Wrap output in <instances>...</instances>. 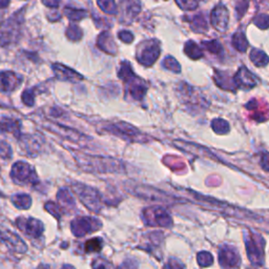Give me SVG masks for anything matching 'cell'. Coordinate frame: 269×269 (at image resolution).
Instances as JSON below:
<instances>
[{
	"mask_svg": "<svg viewBox=\"0 0 269 269\" xmlns=\"http://www.w3.org/2000/svg\"><path fill=\"white\" fill-rule=\"evenodd\" d=\"M79 167L85 172L94 173H113L120 170V164L117 161L100 156H91L82 153L73 152Z\"/></svg>",
	"mask_w": 269,
	"mask_h": 269,
	"instance_id": "obj_1",
	"label": "cell"
},
{
	"mask_svg": "<svg viewBox=\"0 0 269 269\" xmlns=\"http://www.w3.org/2000/svg\"><path fill=\"white\" fill-rule=\"evenodd\" d=\"M25 8L15 12L8 20H0V46H6L16 42L20 35L21 24L23 23V13Z\"/></svg>",
	"mask_w": 269,
	"mask_h": 269,
	"instance_id": "obj_2",
	"label": "cell"
},
{
	"mask_svg": "<svg viewBox=\"0 0 269 269\" xmlns=\"http://www.w3.org/2000/svg\"><path fill=\"white\" fill-rule=\"evenodd\" d=\"M11 178L18 185L36 186L40 182L35 168L23 161H18L12 166Z\"/></svg>",
	"mask_w": 269,
	"mask_h": 269,
	"instance_id": "obj_3",
	"label": "cell"
},
{
	"mask_svg": "<svg viewBox=\"0 0 269 269\" xmlns=\"http://www.w3.org/2000/svg\"><path fill=\"white\" fill-rule=\"evenodd\" d=\"M73 190L77 193L79 200L91 211L99 212L101 210V198L99 192L91 186L76 183L73 185Z\"/></svg>",
	"mask_w": 269,
	"mask_h": 269,
	"instance_id": "obj_4",
	"label": "cell"
},
{
	"mask_svg": "<svg viewBox=\"0 0 269 269\" xmlns=\"http://www.w3.org/2000/svg\"><path fill=\"white\" fill-rule=\"evenodd\" d=\"M101 227V222L91 217H78L71 222V231L75 237L81 238L95 232Z\"/></svg>",
	"mask_w": 269,
	"mask_h": 269,
	"instance_id": "obj_5",
	"label": "cell"
},
{
	"mask_svg": "<svg viewBox=\"0 0 269 269\" xmlns=\"http://www.w3.org/2000/svg\"><path fill=\"white\" fill-rule=\"evenodd\" d=\"M42 126H43V129L48 130L54 134H58V136L71 141V142H77L79 144L82 142L85 143V141L89 139L76 130H73L67 126L52 122V121H45V122L42 123Z\"/></svg>",
	"mask_w": 269,
	"mask_h": 269,
	"instance_id": "obj_6",
	"label": "cell"
},
{
	"mask_svg": "<svg viewBox=\"0 0 269 269\" xmlns=\"http://www.w3.org/2000/svg\"><path fill=\"white\" fill-rule=\"evenodd\" d=\"M16 225L20 231L32 239L40 238L44 231L42 222L35 218L19 217L16 219Z\"/></svg>",
	"mask_w": 269,
	"mask_h": 269,
	"instance_id": "obj_7",
	"label": "cell"
},
{
	"mask_svg": "<svg viewBox=\"0 0 269 269\" xmlns=\"http://www.w3.org/2000/svg\"><path fill=\"white\" fill-rule=\"evenodd\" d=\"M0 240L10 250L15 253L23 254L28 250V246H26L23 240L17 233L6 230V228L0 227Z\"/></svg>",
	"mask_w": 269,
	"mask_h": 269,
	"instance_id": "obj_8",
	"label": "cell"
},
{
	"mask_svg": "<svg viewBox=\"0 0 269 269\" xmlns=\"http://www.w3.org/2000/svg\"><path fill=\"white\" fill-rule=\"evenodd\" d=\"M23 78L12 71L0 72V92L12 93L21 84Z\"/></svg>",
	"mask_w": 269,
	"mask_h": 269,
	"instance_id": "obj_9",
	"label": "cell"
},
{
	"mask_svg": "<svg viewBox=\"0 0 269 269\" xmlns=\"http://www.w3.org/2000/svg\"><path fill=\"white\" fill-rule=\"evenodd\" d=\"M20 143L29 156L36 157L42 150L43 139L38 134H25L20 137Z\"/></svg>",
	"mask_w": 269,
	"mask_h": 269,
	"instance_id": "obj_10",
	"label": "cell"
},
{
	"mask_svg": "<svg viewBox=\"0 0 269 269\" xmlns=\"http://www.w3.org/2000/svg\"><path fill=\"white\" fill-rule=\"evenodd\" d=\"M219 261L224 269H235L240 265L241 259L233 248L224 246L220 250Z\"/></svg>",
	"mask_w": 269,
	"mask_h": 269,
	"instance_id": "obj_11",
	"label": "cell"
},
{
	"mask_svg": "<svg viewBox=\"0 0 269 269\" xmlns=\"http://www.w3.org/2000/svg\"><path fill=\"white\" fill-rule=\"evenodd\" d=\"M52 70L54 72V75L57 79L61 80V81H70L76 82L83 80V76L80 75L79 73L74 71L71 67H67L61 63H54L52 64Z\"/></svg>",
	"mask_w": 269,
	"mask_h": 269,
	"instance_id": "obj_12",
	"label": "cell"
},
{
	"mask_svg": "<svg viewBox=\"0 0 269 269\" xmlns=\"http://www.w3.org/2000/svg\"><path fill=\"white\" fill-rule=\"evenodd\" d=\"M159 43L157 41H149L145 43L144 48L141 50L140 56H138V60L144 65H152L159 57Z\"/></svg>",
	"mask_w": 269,
	"mask_h": 269,
	"instance_id": "obj_13",
	"label": "cell"
},
{
	"mask_svg": "<svg viewBox=\"0 0 269 269\" xmlns=\"http://www.w3.org/2000/svg\"><path fill=\"white\" fill-rule=\"evenodd\" d=\"M0 133H10L20 139L21 137V122L18 119L1 117L0 118Z\"/></svg>",
	"mask_w": 269,
	"mask_h": 269,
	"instance_id": "obj_14",
	"label": "cell"
},
{
	"mask_svg": "<svg viewBox=\"0 0 269 269\" xmlns=\"http://www.w3.org/2000/svg\"><path fill=\"white\" fill-rule=\"evenodd\" d=\"M211 22L218 31L223 32L226 30L228 23V12L224 5L219 4L211 13Z\"/></svg>",
	"mask_w": 269,
	"mask_h": 269,
	"instance_id": "obj_15",
	"label": "cell"
},
{
	"mask_svg": "<svg viewBox=\"0 0 269 269\" xmlns=\"http://www.w3.org/2000/svg\"><path fill=\"white\" fill-rule=\"evenodd\" d=\"M247 254L250 261L254 264H262L263 262V245H259L255 238L250 237L246 241Z\"/></svg>",
	"mask_w": 269,
	"mask_h": 269,
	"instance_id": "obj_16",
	"label": "cell"
},
{
	"mask_svg": "<svg viewBox=\"0 0 269 269\" xmlns=\"http://www.w3.org/2000/svg\"><path fill=\"white\" fill-rule=\"evenodd\" d=\"M57 199L60 202V206L64 211H73L75 210V199H74L73 194L67 188H61L57 193Z\"/></svg>",
	"mask_w": 269,
	"mask_h": 269,
	"instance_id": "obj_17",
	"label": "cell"
},
{
	"mask_svg": "<svg viewBox=\"0 0 269 269\" xmlns=\"http://www.w3.org/2000/svg\"><path fill=\"white\" fill-rule=\"evenodd\" d=\"M234 80L237 81L239 85L245 86V87H252L255 85V82H257L252 74L250 71L244 69V67H242V69L238 72L237 76L234 77Z\"/></svg>",
	"mask_w": 269,
	"mask_h": 269,
	"instance_id": "obj_18",
	"label": "cell"
},
{
	"mask_svg": "<svg viewBox=\"0 0 269 269\" xmlns=\"http://www.w3.org/2000/svg\"><path fill=\"white\" fill-rule=\"evenodd\" d=\"M97 45L99 46L101 50L106 52V53L114 54L116 52V45H115V43H114V40H113V38H112V36L110 35V34L106 33V32L102 33L98 37Z\"/></svg>",
	"mask_w": 269,
	"mask_h": 269,
	"instance_id": "obj_19",
	"label": "cell"
},
{
	"mask_svg": "<svg viewBox=\"0 0 269 269\" xmlns=\"http://www.w3.org/2000/svg\"><path fill=\"white\" fill-rule=\"evenodd\" d=\"M11 201L18 210H29L32 205V198L25 193H16L12 196Z\"/></svg>",
	"mask_w": 269,
	"mask_h": 269,
	"instance_id": "obj_20",
	"label": "cell"
},
{
	"mask_svg": "<svg viewBox=\"0 0 269 269\" xmlns=\"http://www.w3.org/2000/svg\"><path fill=\"white\" fill-rule=\"evenodd\" d=\"M63 13L71 21H80L87 15V12L85 10L72 8V6H65Z\"/></svg>",
	"mask_w": 269,
	"mask_h": 269,
	"instance_id": "obj_21",
	"label": "cell"
},
{
	"mask_svg": "<svg viewBox=\"0 0 269 269\" xmlns=\"http://www.w3.org/2000/svg\"><path fill=\"white\" fill-rule=\"evenodd\" d=\"M154 224L160 226H170L172 224V220L170 216L162 210V208H154Z\"/></svg>",
	"mask_w": 269,
	"mask_h": 269,
	"instance_id": "obj_22",
	"label": "cell"
},
{
	"mask_svg": "<svg viewBox=\"0 0 269 269\" xmlns=\"http://www.w3.org/2000/svg\"><path fill=\"white\" fill-rule=\"evenodd\" d=\"M103 242L100 238H94L85 242L84 244V250L85 252H99L102 250Z\"/></svg>",
	"mask_w": 269,
	"mask_h": 269,
	"instance_id": "obj_23",
	"label": "cell"
},
{
	"mask_svg": "<svg viewBox=\"0 0 269 269\" xmlns=\"http://www.w3.org/2000/svg\"><path fill=\"white\" fill-rule=\"evenodd\" d=\"M82 30L77 24H70L66 29V37L71 41H79L82 38Z\"/></svg>",
	"mask_w": 269,
	"mask_h": 269,
	"instance_id": "obj_24",
	"label": "cell"
},
{
	"mask_svg": "<svg viewBox=\"0 0 269 269\" xmlns=\"http://www.w3.org/2000/svg\"><path fill=\"white\" fill-rule=\"evenodd\" d=\"M44 208L46 211L50 212L53 217H55L58 220L62 217L63 210L61 208V206L56 204V203H54V202H52V201L48 202V203H45Z\"/></svg>",
	"mask_w": 269,
	"mask_h": 269,
	"instance_id": "obj_25",
	"label": "cell"
},
{
	"mask_svg": "<svg viewBox=\"0 0 269 269\" xmlns=\"http://www.w3.org/2000/svg\"><path fill=\"white\" fill-rule=\"evenodd\" d=\"M250 58L252 60V62L255 64V65H259V66H262V65H265L267 62H268V58L267 56L265 55V54L263 52L261 51H257V50H253L250 54Z\"/></svg>",
	"mask_w": 269,
	"mask_h": 269,
	"instance_id": "obj_26",
	"label": "cell"
},
{
	"mask_svg": "<svg viewBox=\"0 0 269 269\" xmlns=\"http://www.w3.org/2000/svg\"><path fill=\"white\" fill-rule=\"evenodd\" d=\"M35 96L36 93L34 87H32V89H26L22 93L21 100L26 106H33L34 103H35Z\"/></svg>",
	"mask_w": 269,
	"mask_h": 269,
	"instance_id": "obj_27",
	"label": "cell"
},
{
	"mask_svg": "<svg viewBox=\"0 0 269 269\" xmlns=\"http://www.w3.org/2000/svg\"><path fill=\"white\" fill-rule=\"evenodd\" d=\"M233 45H234L235 49H238L241 52L246 51L248 43H247L246 38H245V36L243 35V34H241V33L235 34V35L233 36Z\"/></svg>",
	"mask_w": 269,
	"mask_h": 269,
	"instance_id": "obj_28",
	"label": "cell"
},
{
	"mask_svg": "<svg viewBox=\"0 0 269 269\" xmlns=\"http://www.w3.org/2000/svg\"><path fill=\"white\" fill-rule=\"evenodd\" d=\"M13 156L11 145L5 141H0V157L4 160H10Z\"/></svg>",
	"mask_w": 269,
	"mask_h": 269,
	"instance_id": "obj_29",
	"label": "cell"
},
{
	"mask_svg": "<svg viewBox=\"0 0 269 269\" xmlns=\"http://www.w3.org/2000/svg\"><path fill=\"white\" fill-rule=\"evenodd\" d=\"M185 52L192 58H199L202 56V52L192 41H190L185 45Z\"/></svg>",
	"mask_w": 269,
	"mask_h": 269,
	"instance_id": "obj_30",
	"label": "cell"
},
{
	"mask_svg": "<svg viewBox=\"0 0 269 269\" xmlns=\"http://www.w3.org/2000/svg\"><path fill=\"white\" fill-rule=\"evenodd\" d=\"M198 262L201 266H211L213 263V258L210 252L202 251L198 254Z\"/></svg>",
	"mask_w": 269,
	"mask_h": 269,
	"instance_id": "obj_31",
	"label": "cell"
},
{
	"mask_svg": "<svg viewBox=\"0 0 269 269\" xmlns=\"http://www.w3.org/2000/svg\"><path fill=\"white\" fill-rule=\"evenodd\" d=\"M98 5L107 14H116L117 8L116 3L114 1H98Z\"/></svg>",
	"mask_w": 269,
	"mask_h": 269,
	"instance_id": "obj_32",
	"label": "cell"
},
{
	"mask_svg": "<svg viewBox=\"0 0 269 269\" xmlns=\"http://www.w3.org/2000/svg\"><path fill=\"white\" fill-rule=\"evenodd\" d=\"M254 23L257 24L259 28L265 29L269 26V16L267 15H260L254 20Z\"/></svg>",
	"mask_w": 269,
	"mask_h": 269,
	"instance_id": "obj_33",
	"label": "cell"
},
{
	"mask_svg": "<svg viewBox=\"0 0 269 269\" xmlns=\"http://www.w3.org/2000/svg\"><path fill=\"white\" fill-rule=\"evenodd\" d=\"M93 269H111V265L102 259H97L94 261Z\"/></svg>",
	"mask_w": 269,
	"mask_h": 269,
	"instance_id": "obj_34",
	"label": "cell"
},
{
	"mask_svg": "<svg viewBox=\"0 0 269 269\" xmlns=\"http://www.w3.org/2000/svg\"><path fill=\"white\" fill-rule=\"evenodd\" d=\"M205 46L212 53H219L221 51V45L217 41L207 42V43H205Z\"/></svg>",
	"mask_w": 269,
	"mask_h": 269,
	"instance_id": "obj_35",
	"label": "cell"
},
{
	"mask_svg": "<svg viewBox=\"0 0 269 269\" xmlns=\"http://www.w3.org/2000/svg\"><path fill=\"white\" fill-rule=\"evenodd\" d=\"M119 38L121 40H123L124 42L126 43H130L132 40H133V35H132V33L130 32H126V31H122V32H120L119 33Z\"/></svg>",
	"mask_w": 269,
	"mask_h": 269,
	"instance_id": "obj_36",
	"label": "cell"
},
{
	"mask_svg": "<svg viewBox=\"0 0 269 269\" xmlns=\"http://www.w3.org/2000/svg\"><path fill=\"white\" fill-rule=\"evenodd\" d=\"M42 4L48 6V8L57 9L60 4V1H58V0H49V1L48 0H44V1H42Z\"/></svg>",
	"mask_w": 269,
	"mask_h": 269,
	"instance_id": "obj_37",
	"label": "cell"
},
{
	"mask_svg": "<svg viewBox=\"0 0 269 269\" xmlns=\"http://www.w3.org/2000/svg\"><path fill=\"white\" fill-rule=\"evenodd\" d=\"M168 267H170V269H185L182 264L176 260H171L168 262Z\"/></svg>",
	"mask_w": 269,
	"mask_h": 269,
	"instance_id": "obj_38",
	"label": "cell"
},
{
	"mask_svg": "<svg viewBox=\"0 0 269 269\" xmlns=\"http://www.w3.org/2000/svg\"><path fill=\"white\" fill-rule=\"evenodd\" d=\"M262 166L264 167V170L269 172V154H265L262 159Z\"/></svg>",
	"mask_w": 269,
	"mask_h": 269,
	"instance_id": "obj_39",
	"label": "cell"
},
{
	"mask_svg": "<svg viewBox=\"0 0 269 269\" xmlns=\"http://www.w3.org/2000/svg\"><path fill=\"white\" fill-rule=\"evenodd\" d=\"M9 5L10 1H8V0H0V9H5Z\"/></svg>",
	"mask_w": 269,
	"mask_h": 269,
	"instance_id": "obj_40",
	"label": "cell"
},
{
	"mask_svg": "<svg viewBox=\"0 0 269 269\" xmlns=\"http://www.w3.org/2000/svg\"><path fill=\"white\" fill-rule=\"evenodd\" d=\"M61 269H75V267L72 266V265H63L61 267Z\"/></svg>",
	"mask_w": 269,
	"mask_h": 269,
	"instance_id": "obj_41",
	"label": "cell"
}]
</instances>
